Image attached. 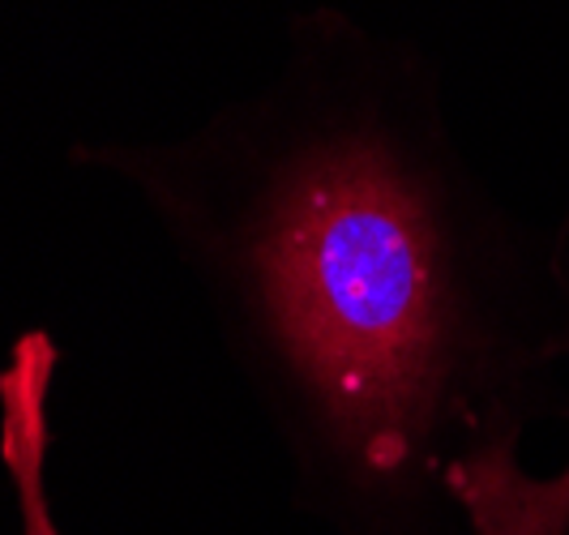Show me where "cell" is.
<instances>
[{"mask_svg":"<svg viewBox=\"0 0 569 535\" xmlns=\"http://www.w3.org/2000/svg\"><path fill=\"white\" fill-rule=\"evenodd\" d=\"M133 189L339 535H462L450 467L569 416L548 236L458 146L437 65L342 9L198 133L82 146Z\"/></svg>","mask_w":569,"mask_h":535,"instance_id":"cell-1","label":"cell"},{"mask_svg":"<svg viewBox=\"0 0 569 535\" xmlns=\"http://www.w3.org/2000/svg\"><path fill=\"white\" fill-rule=\"evenodd\" d=\"M462 535H569V458L552 472L522 463V437H497L450 467Z\"/></svg>","mask_w":569,"mask_h":535,"instance_id":"cell-2","label":"cell"},{"mask_svg":"<svg viewBox=\"0 0 569 535\" xmlns=\"http://www.w3.org/2000/svg\"><path fill=\"white\" fill-rule=\"evenodd\" d=\"M57 347L48 330H27L0 368V458L13 479L22 535H60L48 502V395Z\"/></svg>","mask_w":569,"mask_h":535,"instance_id":"cell-3","label":"cell"},{"mask_svg":"<svg viewBox=\"0 0 569 535\" xmlns=\"http://www.w3.org/2000/svg\"><path fill=\"white\" fill-rule=\"evenodd\" d=\"M548 275L557 287V305L566 317V356H569V201L566 210L557 215V224L548 231Z\"/></svg>","mask_w":569,"mask_h":535,"instance_id":"cell-4","label":"cell"}]
</instances>
